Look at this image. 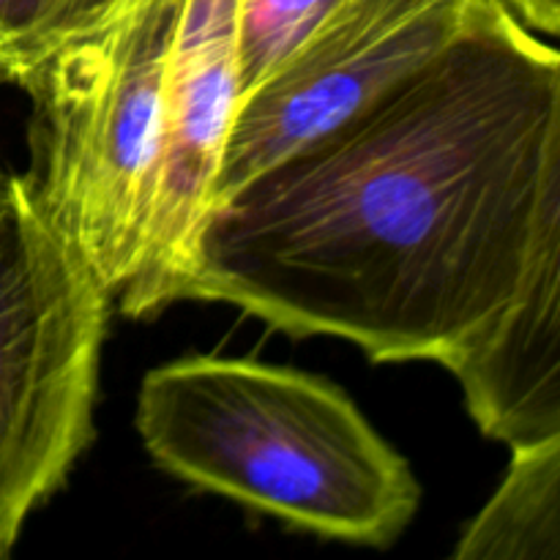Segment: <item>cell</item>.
I'll return each instance as SVG.
<instances>
[{"instance_id": "1", "label": "cell", "mask_w": 560, "mask_h": 560, "mask_svg": "<svg viewBox=\"0 0 560 560\" xmlns=\"http://www.w3.org/2000/svg\"><path fill=\"white\" fill-rule=\"evenodd\" d=\"M558 80L560 49L476 0L430 63L208 206L173 304L446 366L517 288Z\"/></svg>"}, {"instance_id": "2", "label": "cell", "mask_w": 560, "mask_h": 560, "mask_svg": "<svg viewBox=\"0 0 560 560\" xmlns=\"http://www.w3.org/2000/svg\"><path fill=\"white\" fill-rule=\"evenodd\" d=\"M137 432L159 468L282 523L388 547L416 517L410 465L323 377L233 355L145 375Z\"/></svg>"}, {"instance_id": "3", "label": "cell", "mask_w": 560, "mask_h": 560, "mask_svg": "<svg viewBox=\"0 0 560 560\" xmlns=\"http://www.w3.org/2000/svg\"><path fill=\"white\" fill-rule=\"evenodd\" d=\"M180 11L184 0H118L16 82L33 98L25 178L113 299L145 249Z\"/></svg>"}, {"instance_id": "4", "label": "cell", "mask_w": 560, "mask_h": 560, "mask_svg": "<svg viewBox=\"0 0 560 560\" xmlns=\"http://www.w3.org/2000/svg\"><path fill=\"white\" fill-rule=\"evenodd\" d=\"M109 299L31 180L0 173V560L91 446Z\"/></svg>"}, {"instance_id": "5", "label": "cell", "mask_w": 560, "mask_h": 560, "mask_svg": "<svg viewBox=\"0 0 560 560\" xmlns=\"http://www.w3.org/2000/svg\"><path fill=\"white\" fill-rule=\"evenodd\" d=\"M474 5L345 0L271 77L241 96L211 202L348 124L430 63L459 36Z\"/></svg>"}, {"instance_id": "6", "label": "cell", "mask_w": 560, "mask_h": 560, "mask_svg": "<svg viewBox=\"0 0 560 560\" xmlns=\"http://www.w3.org/2000/svg\"><path fill=\"white\" fill-rule=\"evenodd\" d=\"M238 0H184L167 74L164 148L145 249L120 312L151 317L173 304L191 235L211 202L230 126L241 102L235 60Z\"/></svg>"}, {"instance_id": "7", "label": "cell", "mask_w": 560, "mask_h": 560, "mask_svg": "<svg viewBox=\"0 0 560 560\" xmlns=\"http://www.w3.org/2000/svg\"><path fill=\"white\" fill-rule=\"evenodd\" d=\"M446 370L492 441L525 448L560 435V80L517 288L490 331Z\"/></svg>"}, {"instance_id": "8", "label": "cell", "mask_w": 560, "mask_h": 560, "mask_svg": "<svg viewBox=\"0 0 560 560\" xmlns=\"http://www.w3.org/2000/svg\"><path fill=\"white\" fill-rule=\"evenodd\" d=\"M459 560H560V435L512 448L495 495L465 528Z\"/></svg>"}, {"instance_id": "9", "label": "cell", "mask_w": 560, "mask_h": 560, "mask_svg": "<svg viewBox=\"0 0 560 560\" xmlns=\"http://www.w3.org/2000/svg\"><path fill=\"white\" fill-rule=\"evenodd\" d=\"M345 0H238L235 60L241 96L271 77Z\"/></svg>"}, {"instance_id": "10", "label": "cell", "mask_w": 560, "mask_h": 560, "mask_svg": "<svg viewBox=\"0 0 560 560\" xmlns=\"http://www.w3.org/2000/svg\"><path fill=\"white\" fill-rule=\"evenodd\" d=\"M118 0H0V82H20L63 38Z\"/></svg>"}, {"instance_id": "11", "label": "cell", "mask_w": 560, "mask_h": 560, "mask_svg": "<svg viewBox=\"0 0 560 560\" xmlns=\"http://www.w3.org/2000/svg\"><path fill=\"white\" fill-rule=\"evenodd\" d=\"M503 3L528 27L560 36V0H503Z\"/></svg>"}, {"instance_id": "12", "label": "cell", "mask_w": 560, "mask_h": 560, "mask_svg": "<svg viewBox=\"0 0 560 560\" xmlns=\"http://www.w3.org/2000/svg\"><path fill=\"white\" fill-rule=\"evenodd\" d=\"M0 173H3V170H0Z\"/></svg>"}]
</instances>
